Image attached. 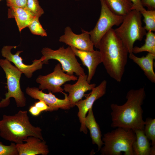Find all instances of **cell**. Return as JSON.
Listing matches in <instances>:
<instances>
[{
  "label": "cell",
  "instance_id": "cell-1",
  "mask_svg": "<svg viewBox=\"0 0 155 155\" xmlns=\"http://www.w3.org/2000/svg\"><path fill=\"white\" fill-rule=\"evenodd\" d=\"M146 96L144 88L131 89L127 93V101L124 104H111V127L144 130L145 123L142 106Z\"/></svg>",
  "mask_w": 155,
  "mask_h": 155
},
{
  "label": "cell",
  "instance_id": "cell-2",
  "mask_svg": "<svg viewBox=\"0 0 155 155\" xmlns=\"http://www.w3.org/2000/svg\"><path fill=\"white\" fill-rule=\"evenodd\" d=\"M97 48L100 53L102 63L112 78L120 82L127 64L128 51L112 28L102 38Z\"/></svg>",
  "mask_w": 155,
  "mask_h": 155
},
{
  "label": "cell",
  "instance_id": "cell-3",
  "mask_svg": "<svg viewBox=\"0 0 155 155\" xmlns=\"http://www.w3.org/2000/svg\"><path fill=\"white\" fill-rule=\"evenodd\" d=\"M41 131L40 127L30 123L26 111L20 110L13 115H4L0 120V136L16 144L23 143L29 136L44 140Z\"/></svg>",
  "mask_w": 155,
  "mask_h": 155
},
{
  "label": "cell",
  "instance_id": "cell-4",
  "mask_svg": "<svg viewBox=\"0 0 155 155\" xmlns=\"http://www.w3.org/2000/svg\"><path fill=\"white\" fill-rule=\"evenodd\" d=\"M134 130L121 127L104 135L102 140L104 146L100 150L102 155H133L132 148L135 139Z\"/></svg>",
  "mask_w": 155,
  "mask_h": 155
},
{
  "label": "cell",
  "instance_id": "cell-5",
  "mask_svg": "<svg viewBox=\"0 0 155 155\" xmlns=\"http://www.w3.org/2000/svg\"><path fill=\"white\" fill-rule=\"evenodd\" d=\"M114 31L129 54L133 53L135 42L141 41L146 34V31L142 26V15L140 11L135 10H131L124 16L120 26Z\"/></svg>",
  "mask_w": 155,
  "mask_h": 155
},
{
  "label": "cell",
  "instance_id": "cell-6",
  "mask_svg": "<svg viewBox=\"0 0 155 155\" xmlns=\"http://www.w3.org/2000/svg\"><path fill=\"white\" fill-rule=\"evenodd\" d=\"M0 66L5 74L8 90L7 92L5 94V98L0 101V108L8 106L11 98L14 99L17 107H24L26 105V98L21 89L20 84L22 73L6 59H0Z\"/></svg>",
  "mask_w": 155,
  "mask_h": 155
},
{
  "label": "cell",
  "instance_id": "cell-7",
  "mask_svg": "<svg viewBox=\"0 0 155 155\" xmlns=\"http://www.w3.org/2000/svg\"><path fill=\"white\" fill-rule=\"evenodd\" d=\"M41 52L46 58L43 61L44 64H48L49 60L55 59L60 63L62 70L67 74L73 75L75 73L78 76L86 74L70 46L65 48L63 46L56 50L45 47Z\"/></svg>",
  "mask_w": 155,
  "mask_h": 155
},
{
  "label": "cell",
  "instance_id": "cell-8",
  "mask_svg": "<svg viewBox=\"0 0 155 155\" xmlns=\"http://www.w3.org/2000/svg\"><path fill=\"white\" fill-rule=\"evenodd\" d=\"M101 8L99 18L94 29L88 33L94 46L97 48L102 38L114 26H119L123 22V16L113 12L104 0H100Z\"/></svg>",
  "mask_w": 155,
  "mask_h": 155
},
{
  "label": "cell",
  "instance_id": "cell-9",
  "mask_svg": "<svg viewBox=\"0 0 155 155\" xmlns=\"http://www.w3.org/2000/svg\"><path fill=\"white\" fill-rule=\"evenodd\" d=\"M78 78L74 75H70L65 73L61 64L57 63L52 72L46 75H40L36 81L40 84L39 88L42 90H47L52 93H62L64 89L61 86L67 82L77 80Z\"/></svg>",
  "mask_w": 155,
  "mask_h": 155
},
{
  "label": "cell",
  "instance_id": "cell-10",
  "mask_svg": "<svg viewBox=\"0 0 155 155\" xmlns=\"http://www.w3.org/2000/svg\"><path fill=\"white\" fill-rule=\"evenodd\" d=\"M107 84L106 81L103 80L98 86L92 89V92L86 99L80 100L75 104L79 109L78 116L81 123L80 131L85 134L87 133V128L85 125L86 114L89 110L92 108L95 102L106 94Z\"/></svg>",
  "mask_w": 155,
  "mask_h": 155
},
{
  "label": "cell",
  "instance_id": "cell-11",
  "mask_svg": "<svg viewBox=\"0 0 155 155\" xmlns=\"http://www.w3.org/2000/svg\"><path fill=\"white\" fill-rule=\"evenodd\" d=\"M16 46L7 45L3 46L1 51L2 56L10 62L13 63L16 67L28 78L32 77L33 73L36 71L42 69L43 61L45 57L43 56L40 59H35L31 65H27L23 62V59L19 55L23 51H18L15 54H12L11 49L16 48Z\"/></svg>",
  "mask_w": 155,
  "mask_h": 155
},
{
  "label": "cell",
  "instance_id": "cell-12",
  "mask_svg": "<svg viewBox=\"0 0 155 155\" xmlns=\"http://www.w3.org/2000/svg\"><path fill=\"white\" fill-rule=\"evenodd\" d=\"M26 93L34 99L42 100L49 106V111L57 110L59 108L62 109H69L71 108L67 94L64 93L65 98L59 99L51 92L46 93L42 90L36 87H28L26 89Z\"/></svg>",
  "mask_w": 155,
  "mask_h": 155
},
{
  "label": "cell",
  "instance_id": "cell-13",
  "mask_svg": "<svg viewBox=\"0 0 155 155\" xmlns=\"http://www.w3.org/2000/svg\"><path fill=\"white\" fill-rule=\"evenodd\" d=\"M64 34L59 37V41L69 46L82 51H92L94 45L88 32L82 30V33L76 34L69 26L65 29Z\"/></svg>",
  "mask_w": 155,
  "mask_h": 155
},
{
  "label": "cell",
  "instance_id": "cell-14",
  "mask_svg": "<svg viewBox=\"0 0 155 155\" xmlns=\"http://www.w3.org/2000/svg\"><path fill=\"white\" fill-rule=\"evenodd\" d=\"M88 75L85 74L78 76L77 82L74 84H65L64 90L69 93L68 98L71 108L75 106L76 102L84 96L85 93L92 89L96 86L95 84H90L87 81Z\"/></svg>",
  "mask_w": 155,
  "mask_h": 155
},
{
  "label": "cell",
  "instance_id": "cell-15",
  "mask_svg": "<svg viewBox=\"0 0 155 155\" xmlns=\"http://www.w3.org/2000/svg\"><path fill=\"white\" fill-rule=\"evenodd\" d=\"M71 48L76 56L80 59L83 65L87 68L88 74L87 81L90 84L98 66L102 63L99 51L94 50L92 51H82L74 48Z\"/></svg>",
  "mask_w": 155,
  "mask_h": 155
},
{
  "label": "cell",
  "instance_id": "cell-16",
  "mask_svg": "<svg viewBox=\"0 0 155 155\" xmlns=\"http://www.w3.org/2000/svg\"><path fill=\"white\" fill-rule=\"evenodd\" d=\"M24 142L26 143L16 144L19 155H47L49 152L45 142L39 138L29 136Z\"/></svg>",
  "mask_w": 155,
  "mask_h": 155
},
{
  "label": "cell",
  "instance_id": "cell-17",
  "mask_svg": "<svg viewBox=\"0 0 155 155\" xmlns=\"http://www.w3.org/2000/svg\"><path fill=\"white\" fill-rule=\"evenodd\" d=\"M9 7L8 11V18L15 19L20 32L28 27L36 17L26 7Z\"/></svg>",
  "mask_w": 155,
  "mask_h": 155
},
{
  "label": "cell",
  "instance_id": "cell-18",
  "mask_svg": "<svg viewBox=\"0 0 155 155\" xmlns=\"http://www.w3.org/2000/svg\"><path fill=\"white\" fill-rule=\"evenodd\" d=\"M129 57L139 66L151 82L155 83V73L153 69L155 55L148 53L146 56L138 57L131 53L129 54Z\"/></svg>",
  "mask_w": 155,
  "mask_h": 155
},
{
  "label": "cell",
  "instance_id": "cell-19",
  "mask_svg": "<svg viewBox=\"0 0 155 155\" xmlns=\"http://www.w3.org/2000/svg\"><path fill=\"white\" fill-rule=\"evenodd\" d=\"M88 112V114L85 119V125L86 128L90 131L92 144L97 145L98 151L104 145V143L101 139V132L99 125L96 122L94 117L92 108H90Z\"/></svg>",
  "mask_w": 155,
  "mask_h": 155
},
{
  "label": "cell",
  "instance_id": "cell-20",
  "mask_svg": "<svg viewBox=\"0 0 155 155\" xmlns=\"http://www.w3.org/2000/svg\"><path fill=\"white\" fill-rule=\"evenodd\" d=\"M135 139L132 146L133 155H150L151 147L149 140L143 130H134Z\"/></svg>",
  "mask_w": 155,
  "mask_h": 155
},
{
  "label": "cell",
  "instance_id": "cell-21",
  "mask_svg": "<svg viewBox=\"0 0 155 155\" xmlns=\"http://www.w3.org/2000/svg\"><path fill=\"white\" fill-rule=\"evenodd\" d=\"M109 9L114 13L124 16L131 10L132 3L130 0H104Z\"/></svg>",
  "mask_w": 155,
  "mask_h": 155
},
{
  "label": "cell",
  "instance_id": "cell-22",
  "mask_svg": "<svg viewBox=\"0 0 155 155\" xmlns=\"http://www.w3.org/2000/svg\"><path fill=\"white\" fill-rule=\"evenodd\" d=\"M146 36L144 44L141 47H133L132 50L133 53L147 52L155 55V34L153 32L149 31L146 33Z\"/></svg>",
  "mask_w": 155,
  "mask_h": 155
},
{
  "label": "cell",
  "instance_id": "cell-23",
  "mask_svg": "<svg viewBox=\"0 0 155 155\" xmlns=\"http://www.w3.org/2000/svg\"><path fill=\"white\" fill-rule=\"evenodd\" d=\"M144 18V28L147 31H155V10H146L140 12Z\"/></svg>",
  "mask_w": 155,
  "mask_h": 155
},
{
  "label": "cell",
  "instance_id": "cell-24",
  "mask_svg": "<svg viewBox=\"0 0 155 155\" xmlns=\"http://www.w3.org/2000/svg\"><path fill=\"white\" fill-rule=\"evenodd\" d=\"M143 130L144 133L149 141L152 142V145H155V119L146 118Z\"/></svg>",
  "mask_w": 155,
  "mask_h": 155
},
{
  "label": "cell",
  "instance_id": "cell-25",
  "mask_svg": "<svg viewBox=\"0 0 155 155\" xmlns=\"http://www.w3.org/2000/svg\"><path fill=\"white\" fill-rule=\"evenodd\" d=\"M39 18L35 17L34 20L28 27L32 34L42 36H46L47 33L40 23Z\"/></svg>",
  "mask_w": 155,
  "mask_h": 155
},
{
  "label": "cell",
  "instance_id": "cell-26",
  "mask_svg": "<svg viewBox=\"0 0 155 155\" xmlns=\"http://www.w3.org/2000/svg\"><path fill=\"white\" fill-rule=\"evenodd\" d=\"M26 7L36 17L39 18L44 13L38 0H27Z\"/></svg>",
  "mask_w": 155,
  "mask_h": 155
},
{
  "label": "cell",
  "instance_id": "cell-27",
  "mask_svg": "<svg viewBox=\"0 0 155 155\" xmlns=\"http://www.w3.org/2000/svg\"><path fill=\"white\" fill-rule=\"evenodd\" d=\"M0 155H19L16 144L12 142L10 145L6 146L0 142Z\"/></svg>",
  "mask_w": 155,
  "mask_h": 155
},
{
  "label": "cell",
  "instance_id": "cell-28",
  "mask_svg": "<svg viewBox=\"0 0 155 155\" xmlns=\"http://www.w3.org/2000/svg\"><path fill=\"white\" fill-rule=\"evenodd\" d=\"M27 0H7V5L8 7H26Z\"/></svg>",
  "mask_w": 155,
  "mask_h": 155
},
{
  "label": "cell",
  "instance_id": "cell-29",
  "mask_svg": "<svg viewBox=\"0 0 155 155\" xmlns=\"http://www.w3.org/2000/svg\"><path fill=\"white\" fill-rule=\"evenodd\" d=\"M132 3V10H135L140 12L146 9L142 6L141 2V0H130Z\"/></svg>",
  "mask_w": 155,
  "mask_h": 155
},
{
  "label": "cell",
  "instance_id": "cell-30",
  "mask_svg": "<svg viewBox=\"0 0 155 155\" xmlns=\"http://www.w3.org/2000/svg\"><path fill=\"white\" fill-rule=\"evenodd\" d=\"M142 6L147 7L148 10H155V0H141Z\"/></svg>",
  "mask_w": 155,
  "mask_h": 155
},
{
  "label": "cell",
  "instance_id": "cell-31",
  "mask_svg": "<svg viewBox=\"0 0 155 155\" xmlns=\"http://www.w3.org/2000/svg\"><path fill=\"white\" fill-rule=\"evenodd\" d=\"M34 105L41 112L44 111H49V106L42 100H39V101L35 102Z\"/></svg>",
  "mask_w": 155,
  "mask_h": 155
},
{
  "label": "cell",
  "instance_id": "cell-32",
  "mask_svg": "<svg viewBox=\"0 0 155 155\" xmlns=\"http://www.w3.org/2000/svg\"><path fill=\"white\" fill-rule=\"evenodd\" d=\"M28 111L32 115L35 116H38L41 112L34 105L31 106Z\"/></svg>",
  "mask_w": 155,
  "mask_h": 155
},
{
  "label": "cell",
  "instance_id": "cell-33",
  "mask_svg": "<svg viewBox=\"0 0 155 155\" xmlns=\"http://www.w3.org/2000/svg\"><path fill=\"white\" fill-rule=\"evenodd\" d=\"M155 145L151 147L150 155H154L155 154Z\"/></svg>",
  "mask_w": 155,
  "mask_h": 155
},
{
  "label": "cell",
  "instance_id": "cell-34",
  "mask_svg": "<svg viewBox=\"0 0 155 155\" xmlns=\"http://www.w3.org/2000/svg\"><path fill=\"white\" fill-rule=\"evenodd\" d=\"M75 1H79V0H75Z\"/></svg>",
  "mask_w": 155,
  "mask_h": 155
},
{
  "label": "cell",
  "instance_id": "cell-35",
  "mask_svg": "<svg viewBox=\"0 0 155 155\" xmlns=\"http://www.w3.org/2000/svg\"><path fill=\"white\" fill-rule=\"evenodd\" d=\"M1 0H0V1H1Z\"/></svg>",
  "mask_w": 155,
  "mask_h": 155
}]
</instances>
